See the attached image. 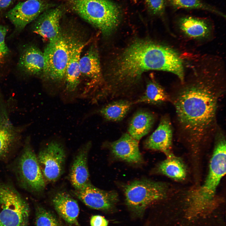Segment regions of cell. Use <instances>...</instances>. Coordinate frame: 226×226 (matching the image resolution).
<instances>
[{
	"mask_svg": "<svg viewBox=\"0 0 226 226\" xmlns=\"http://www.w3.org/2000/svg\"><path fill=\"white\" fill-rule=\"evenodd\" d=\"M65 150L60 143H48L37 156L44 179L49 182L57 180L63 173L65 161Z\"/></svg>",
	"mask_w": 226,
	"mask_h": 226,
	"instance_id": "9",
	"label": "cell"
},
{
	"mask_svg": "<svg viewBox=\"0 0 226 226\" xmlns=\"http://www.w3.org/2000/svg\"><path fill=\"white\" fill-rule=\"evenodd\" d=\"M76 196L88 207L107 211L113 208L118 201V194L115 191H105L97 188L90 182L80 189L76 190Z\"/></svg>",
	"mask_w": 226,
	"mask_h": 226,
	"instance_id": "10",
	"label": "cell"
},
{
	"mask_svg": "<svg viewBox=\"0 0 226 226\" xmlns=\"http://www.w3.org/2000/svg\"><path fill=\"white\" fill-rule=\"evenodd\" d=\"M36 226H64L53 213L41 206L35 209Z\"/></svg>",
	"mask_w": 226,
	"mask_h": 226,
	"instance_id": "27",
	"label": "cell"
},
{
	"mask_svg": "<svg viewBox=\"0 0 226 226\" xmlns=\"http://www.w3.org/2000/svg\"><path fill=\"white\" fill-rule=\"evenodd\" d=\"M14 0H0V11L6 9L11 5Z\"/></svg>",
	"mask_w": 226,
	"mask_h": 226,
	"instance_id": "31",
	"label": "cell"
},
{
	"mask_svg": "<svg viewBox=\"0 0 226 226\" xmlns=\"http://www.w3.org/2000/svg\"><path fill=\"white\" fill-rule=\"evenodd\" d=\"M69 37L61 32L58 38L49 42L45 48L43 73L47 79L54 82L64 79L69 58Z\"/></svg>",
	"mask_w": 226,
	"mask_h": 226,
	"instance_id": "8",
	"label": "cell"
},
{
	"mask_svg": "<svg viewBox=\"0 0 226 226\" xmlns=\"http://www.w3.org/2000/svg\"><path fill=\"white\" fill-rule=\"evenodd\" d=\"M137 0H132V1L134 3H136Z\"/></svg>",
	"mask_w": 226,
	"mask_h": 226,
	"instance_id": "32",
	"label": "cell"
},
{
	"mask_svg": "<svg viewBox=\"0 0 226 226\" xmlns=\"http://www.w3.org/2000/svg\"><path fill=\"white\" fill-rule=\"evenodd\" d=\"M168 1L170 4L176 9H201L209 11L225 17L223 13L201 0H168Z\"/></svg>",
	"mask_w": 226,
	"mask_h": 226,
	"instance_id": "26",
	"label": "cell"
},
{
	"mask_svg": "<svg viewBox=\"0 0 226 226\" xmlns=\"http://www.w3.org/2000/svg\"><path fill=\"white\" fill-rule=\"evenodd\" d=\"M22 127L14 126L0 101V160L7 158L21 141Z\"/></svg>",
	"mask_w": 226,
	"mask_h": 226,
	"instance_id": "13",
	"label": "cell"
},
{
	"mask_svg": "<svg viewBox=\"0 0 226 226\" xmlns=\"http://www.w3.org/2000/svg\"><path fill=\"white\" fill-rule=\"evenodd\" d=\"M111 153L116 158L129 163L138 164L143 162L138 141L128 133L123 134L110 144Z\"/></svg>",
	"mask_w": 226,
	"mask_h": 226,
	"instance_id": "16",
	"label": "cell"
},
{
	"mask_svg": "<svg viewBox=\"0 0 226 226\" xmlns=\"http://www.w3.org/2000/svg\"><path fill=\"white\" fill-rule=\"evenodd\" d=\"M114 70L116 83L132 84L145 71H165L178 76L182 83L184 73L182 61L175 51L168 46L148 40L136 41L123 52Z\"/></svg>",
	"mask_w": 226,
	"mask_h": 226,
	"instance_id": "2",
	"label": "cell"
},
{
	"mask_svg": "<svg viewBox=\"0 0 226 226\" xmlns=\"http://www.w3.org/2000/svg\"><path fill=\"white\" fill-rule=\"evenodd\" d=\"M157 170L160 173L177 180H183L186 175V170L182 162L171 155L159 164Z\"/></svg>",
	"mask_w": 226,
	"mask_h": 226,
	"instance_id": "25",
	"label": "cell"
},
{
	"mask_svg": "<svg viewBox=\"0 0 226 226\" xmlns=\"http://www.w3.org/2000/svg\"><path fill=\"white\" fill-rule=\"evenodd\" d=\"M88 42L84 43L75 39L69 37V58L66 67L64 80L65 94L68 95H77L76 92L80 83V55Z\"/></svg>",
	"mask_w": 226,
	"mask_h": 226,
	"instance_id": "12",
	"label": "cell"
},
{
	"mask_svg": "<svg viewBox=\"0 0 226 226\" xmlns=\"http://www.w3.org/2000/svg\"><path fill=\"white\" fill-rule=\"evenodd\" d=\"M179 26L184 34L193 38H206L210 33L209 26L205 20L193 17L181 18L179 21Z\"/></svg>",
	"mask_w": 226,
	"mask_h": 226,
	"instance_id": "22",
	"label": "cell"
},
{
	"mask_svg": "<svg viewBox=\"0 0 226 226\" xmlns=\"http://www.w3.org/2000/svg\"><path fill=\"white\" fill-rule=\"evenodd\" d=\"M91 143L83 146L75 157L70 173V181L76 190L81 189L90 182L88 167V157Z\"/></svg>",
	"mask_w": 226,
	"mask_h": 226,
	"instance_id": "19",
	"label": "cell"
},
{
	"mask_svg": "<svg viewBox=\"0 0 226 226\" xmlns=\"http://www.w3.org/2000/svg\"><path fill=\"white\" fill-rule=\"evenodd\" d=\"M168 94L161 86L153 80L148 83L143 94L135 103L159 105L169 100Z\"/></svg>",
	"mask_w": 226,
	"mask_h": 226,
	"instance_id": "23",
	"label": "cell"
},
{
	"mask_svg": "<svg viewBox=\"0 0 226 226\" xmlns=\"http://www.w3.org/2000/svg\"><path fill=\"white\" fill-rule=\"evenodd\" d=\"M47 7L43 0H27L19 3L6 15L16 30L20 31L46 10Z\"/></svg>",
	"mask_w": 226,
	"mask_h": 226,
	"instance_id": "11",
	"label": "cell"
},
{
	"mask_svg": "<svg viewBox=\"0 0 226 226\" xmlns=\"http://www.w3.org/2000/svg\"><path fill=\"white\" fill-rule=\"evenodd\" d=\"M216 80L200 78L185 85L172 101L180 134L196 147L214 134L219 99L224 90Z\"/></svg>",
	"mask_w": 226,
	"mask_h": 226,
	"instance_id": "1",
	"label": "cell"
},
{
	"mask_svg": "<svg viewBox=\"0 0 226 226\" xmlns=\"http://www.w3.org/2000/svg\"><path fill=\"white\" fill-rule=\"evenodd\" d=\"M126 205L138 216L143 215L149 206L163 199L167 193L165 186L148 179L135 180L124 186Z\"/></svg>",
	"mask_w": 226,
	"mask_h": 226,
	"instance_id": "5",
	"label": "cell"
},
{
	"mask_svg": "<svg viewBox=\"0 0 226 226\" xmlns=\"http://www.w3.org/2000/svg\"><path fill=\"white\" fill-rule=\"evenodd\" d=\"M79 63L81 75L88 80L83 96L88 98L90 96V90L101 79L100 60L95 48H90L80 58Z\"/></svg>",
	"mask_w": 226,
	"mask_h": 226,
	"instance_id": "15",
	"label": "cell"
},
{
	"mask_svg": "<svg viewBox=\"0 0 226 226\" xmlns=\"http://www.w3.org/2000/svg\"><path fill=\"white\" fill-rule=\"evenodd\" d=\"M0 226H27V203L11 186L0 182Z\"/></svg>",
	"mask_w": 226,
	"mask_h": 226,
	"instance_id": "6",
	"label": "cell"
},
{
	"mask_svg": "<svg viewBox=\"0 0 226 226\" xmlns=\"http://www.w3.org/2000/svg\"><path fill=\"white\" fill-rule=\"evenodd\" d=\"M172 130L169 118L164 116L155 131L146 140L144 146L148 149L168 153L172 145Z\"/></svg>",
	"mask_w": 226,
	"mask_h": 226,
	"instance_id": "18",
	"label": "cell"
},
{
	"mask_svg": "<svg viewBox=\"0 0 226 226\" xmlns=\"http://www.w3.org/2000/svg\"><path fill=\"white\" fill-rule=\"evenodd\" d=\"M27 138L17 161L15 171L20 186L30 191L38 193L44 190L45 182L37 156Z\"/></svg>",
	"mask_w": 226,
	"mask_h": 226,
	"instance_id": "7",
	"label": "cell"
},
{
	"mask_svg": "<svg viewBox=\"0 0 226 226\" xmlns=\"http://www.w3.org/2000/svg\"><path fill=\"white\" fill-rule=\"evenodd\" d=\"M44 64L43 52L32 45L23 50L19 60L18 67L26 74L36 75L43 73Z\"/></svg>",
	"mask_w": 226,
	"mask_h": 226,
	"instance_id": "20",
	"label": "cell"
},
{
	"mask_svg": "<svg viewBox=\"0 0 226 226\" xmlns=\"http://www.w3.org/2000/svg\"><path fill=\"white\" fill-rule=\"evenodd\" d=\"M62 13L58 8L45 10L35 19L33 32L49 42L56 40L61 32L60 21Z\"/></svg>",
	"mask_w": 226,
	"mask_h": 226,
	"instance_id": "14",
	"label": "cell"
},
{
	"mask_svg": "<svg viewBox=\"0 0 226 226\" xmlns=\"http://www.w3.org/2000/svg\"><path fill=\"white\" fill-rule=\"evenodd\" d=\"M70 4L74 12L104 34H110L120 21V8L110 0H70Z\"/></svg>",
	"mask_w": 226,
	"mask_h": 226,
	"instance_id": "4",
	"label": "cell"
},
{
	"mask_svg": "<svg viewBox=\"0 0 226 226\" xmlns=\"http://www.w3.org/2000/svg\"><path fill=\"white\" fill-rule=\"evenodd\" d=\"M149 11L154 15H161L165 10L164 0H144Z\"/></svg>",
	"mask_w": 226,
	"mask_h": 226,
	"instance_id": "28",
	"label": "cell"
},
{
	"mask_svg": "<svg viewBox=\"0 0 226 226\" xmlns=\"http://www.w3.org/2000/svg\"><path fill=\"white\" fill-rule=\"evenodd\" d=\"M8 31L7 27L0 25V65L4 62L9 52L5 42V37Z\"/></svg>",
	"mask_w": 226,
	"mask_h": 226,
	"instance_id": "29",
	"label": "cell"
},
{
	"mask_svg": "<svg viewBox=\"0 0 226 226\" xmlns=\"http://www.w3.org/2000/svg\"><path fill=\"white\" fill-rule=\"evenodd\" d=\"M90 224L91 226H108V222L104 217L94 215L91 218Z\"/></svg>",
	"mask_w": 226,
	"mask_h": 226,
	"instance_id": "30",
	"label": "cell"
},
{
	"mask_svg": "<svg viewBox=\"0 0 226 226\" xmlns=\"http://www.w3.org/2000/svg\"><path fill=\"white\" fill-rule=\"evenodd\" d=\"M154 121V116L150 113L144 111L137 112L131 121L128 134L138 141L149 132Z\"/></svg>",
	"mask_w": 226,
	"mask_h": 226,
	"instance_id": "21",
	"label": "cell"
},
{
	"mask_svg": "<svg viewBox=\"0 0 226 226\" xmlns=\"http://www.w3.org/2000/svg\"><path fill=\"white\" fill-rule=\"evenodd\" d=\"M132 105V103L128 100H118L104 106L100 110L99 112L107 120L119 121L125 117Z\"/></svg>",
	"mask_w": 226,
	"mask_h": 226,
	"instance_id": "24",
	"label": "cell"
},
{
	"mask_svg": "<svg viewBox=\"0 0 226 226\" xmlns=\"http://www.w3.org/2000/svg\"><path fill=\"white\" fill-rule=\"evenodd\" d=\"M52 202L58 214L69 226H80L78 218L79 207L71 196L65 192H58L53 196Z\"/></svg>",
	"mask_w": 226,
	"mask_h": 226,
	"instance_id": "17",
	"label": "cell"
},
{
	"mask_svg": "<svg viewBox=\"0 0 226 226\" xmlns=\"http://www.w3.org/2000/svg\"><path fill=\"white\" fill-rule=\"evenodd\" d=\"M226 173V140L225 138L216 139L209 166V172L203 184L191 194L189 209L197 214L211 205L216 189Z\"/></svg>",
	"mask_w": 226,
	"mask_h": 226,
	"instance_id": "3",
	"label": "cell"
}]
</instances>
